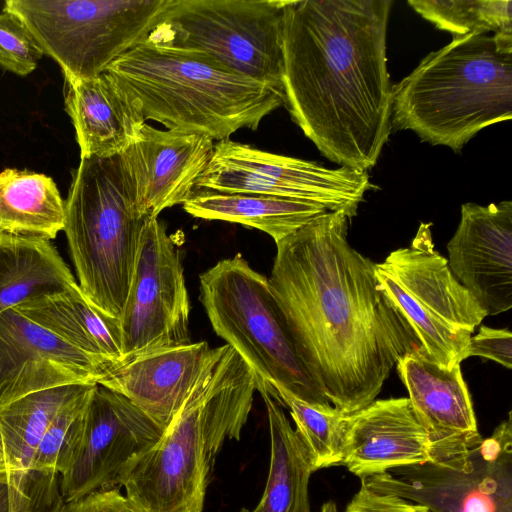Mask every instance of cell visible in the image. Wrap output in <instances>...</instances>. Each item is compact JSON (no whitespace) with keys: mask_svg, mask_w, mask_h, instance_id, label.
<instances>
[{"mask_svg":"<svg viewBox=\"0 0 512 512\" xmlns=\"http://www.w3.org/2000/svg\"><path fill=\"white\" fill-rule=\"evenodd\" d=\"M95 385H88L53 419L37 447L34 471L60 476L70 468L80 447L86 408Z\"/></svg>","mask_w":512,"mask_h":512,"instance_id":"f546056e","label":"cell"},{"mask_svg":"<svg viewBox=\"0 0 512 512\" xmlns=\"http://www.w3.org/2000/svg\"><path fill=\"white\" fill-rule=\"evenodd\" d=\"M190 301L180 252L158 218H147L121 314L125 361L191 343Z\"/></svg>","mask_w":512,"mask_h":512,"instance_id":"4fadbf2b","label":"cell"},{"mask_svg":"<svg viewBox=\"0 0 512 512\" xmlns=\"http://www.w3.org/2000/svg\"><path fill=\"white\" fill-rule=\"evenodd\" d=\"M343 211H327L276 243L270 287L296 348L333 407L376 399L397 361L416 351L377 287L375 263L348 242Z\"/></svg>","mask_w":512,"mask_h":512,"instance_id":"6da1fadb","label":"cell"},{"mask_svg":"<svg viewBox=\"0 0 512 512\" xmlns=\"http://www.w3.org/2000/svg\"><path fill=\"white\" fill-rule=\"evenodd\" d=\"M27 477H24V478H21L18 480L13 478L11 469H10L9 458H8V455H7V452L5 449V445L3 442V438H2V435L0 432V480L8 481L9 483H17V482L24 480Z\"/></svg>","mask_w":512,"mask_h":512,"instance_id":"d590c367","label":"cell"},{"mask_svg":"<svg viewBox=\"0 0 512 512\" xmlns=\"http://www.w3.org/2000/svg\"><path fill=\"white\" fill-rule=\"evenodd\" d=\"M168 0H7L66 81L103 74L120 56L147 40Z\"/></svg>","mask_w":512,"mask_h":512,"instance_id":"9c48e42d","label":"cell"},{"mask_svg":"<svg viewBox=\"0 0 512 512\" xmlns=\"http://www.w3.org/2000/svg\"><path fill=\"white\" fill-rule=\"evenodd\" d=\"M162 434L130 400L96 384L86 408L80 447L70 468L60 475L63 501L119 489L127 465Z\"/></svg>","mask_w":512,"mask_h":512,"instance_id":"5bb4252c","label":"cell"},{"mask_svg":"<svg viewBox=\"0 0 512 512\" xmlns=\"http://www.w3.org/2000/svg\"><path fill=\"white\" fill-rule=\"evenodd\" d=\"M91 384L57 386L30 393L0 409V432L14 479L34 472L37 447L59 411Z\"/></svg>","mask_w":512,"mask_h":512,"instance_id":"4316f807","label":"cell"},{"mask_svg":"<svg viewBox=\"0 0 512 512\" xmlns=\"http://www.w3.org/2000/svg\"><path fill=\"white\" fill-rule=\"evenodd\" d=\"M55 512H134L119 489L97 491L81 499L63 502Z\"/></svg>","mask_w":512,"mask_h":512,"instance_id":"e575fe53","label":"cell"},{"mask_svg":"<svg viewBox=\"0 0 512 512\" xmlns=\"http://www.w3.org/2000/svg\"><path fill=\"white\" fill-rule=\"evenodd\" d=\"M256 391L255 373L233 348H210L176 416L122 475L133 511L202 512L215 458L225 440L240 438Z\"/></svg>","mask_w":512,"mask_h":512,"instance_id":"3957f363","label":"cell"},{"mask_svg":"<svg viewBox=\"0 0 512 512\" xmlns=\"http://www.w3.org/2000/svg\"><path fill=\"white\" fill-rule=\"evenodd\" d=\"M17 308L46 330L103 363L114 367L123 358L119 318L93 305L78 284Z\"/></svg>","mask_w":512,"mask_h":512,"instance_id":"7402d4cb","label":"cell"},{"mask_svg":"<svg viewBox=\"0 0 512 512\" xmlns=\"http://www.w3.org/2000/svg\"><path fill=\"white\" fill-rule=\"evenodd\" d=\"M370 489L430 512H512V417L489 437L419 465L361 480Z\"/></svg>","mask_w":512,"mask_h":512,"instance_id":"8fae6325","label":"cell"},{"mask_svg":"<svg viewBox=\"0 0 512 512\" xmlns=\"http://www.w3.org/2000/svg\"><path fill=\"white\" fill-rule=\"evenodd\" d=\"M111 368L46 330L17 307L0 312V409L36 391L98 384Z\"/></svg>","mask_w":512,"mask_h":512,"instance_id":"9a60e30c","label":"cell"},{"mask_svg":"<svg viewBox=\"0 0 512 512\" xmlns=\"http://www.w3.org/2000/svg\"><path fill=\"white\" fill-rule=\"evenodd\" d=\"M434 460L408 397L374 400L349 414L341 465L360 480Z\"/></svg>","mask_w":512,"mask_h":512,"instance_id":"ac0fdd59","label":"cell"},{"mask_svg":"<svg viewBox=\"0 0 512 512\" xmlns=\"http://www.w3.org/2000/svg\"><path fill=\"white\" fill-rule=\"evenodd\" d=\"M209 352L205 341L151 351L118 363L98 384L126 397L164 431L197 382Z\"/></svg>","mask_w":512,"mask_h":512,"instance_id":"d6986e66","label":"cell"},{"mask_svg":"<svg viewBox=\"0 0 512 512\" xmlns=\"http://www.w3.org/2000/svg\"><path fill=\"white\" fill-rule=\"evenodd\" d=\"M257 391L268 417L270 467L258 505L252 510L243 508L241 512H311L308 487L314 470L307 450L267 385H258Z\"/></svg>","mask_w":512,"mask_h":512,"instance_id":"cb8c5ba5","label":"cell"},{"mask_svg":"<svg viewBox=\"0 0 512 512\" xmlns=\"http://www.w3.org/2000/svg\"><path fill=\"white\" fill-rule=\"evenodd\" d=\"M276 399L289 409L314 472L341 465L348 415L333 406L309 404L281 388Z\"/></svg>","mask_w":512,"mask_h":512,"instance_id":"83f0119b","label":"cell"},{"mask_svg":"<svg viewBox=\"0 0 512 512\" xmlns=\"http://www.w3.org/2000/svg\"><path fill=\"white\" fill-rule=\"evenodd\" d=\"M319 512H339L337 505L333 501L325 502Z\"/></svg>","mask_w":512,"mask_h":512,"instance_id":"8d00e7d4","label":"cell"},{"mask_svg":"<svg viewBox=\"0 0 512 512\" xmlns=\"http://www.w3.org/2000/svg\"><path fill=\"white\" fill-rule=\"evenodd\" d=\"M147 218L121 155L80 160L63 231L82 293L110 316L121 317Z\"/></svg>","mask_w":512,"mask_h":512,"instance_id":"8992f818","label":"cell"},{"mask_svg":"<svg viewBox=\"0 0 512 512\" xmlns=\"http://www.w3.org/2000/svg\"><path fill=\"white\" fill-rule=\"evenodd\" d=\"M31 34L14 15L0 13V66L19 76L33 72L43 56Z\"/></svg>","mask_w":512,"mask_h":512,"instance_id":"1f68e13d","label":"cell"},{"mask_svg":"<svg viewBox=\"0 0 512 512\" xmlns=\"http://www.w3.org/2000/svg\"><path fill=\"white\" fill-rule=\"evenodd\" d=\"M408 4L453 37L489 32L512 34L511 0H409Z\"/></svg>","mask_w":512,"mask_h":512,"instance_id":"f1b7e54d","label":"cell"},{"mask_svg":"<svg viewBox=\"0 0 512 512\" xmlns=\"http://www.w3.org/2000/svg\"><path fill=\"white\" fill-rule=\"evenodd\" d=\"M213 148L206 135L159 130L145 123L121 154L142 214L158 218L164 209L189 200Z\"/></svg>","mask_w":512,"mask_h":512,"instance_id":"e0dca14e","label":"cell"},{"mask_svg":"<svg viewBox=\"0 0 512 512\" xmlns=\"http://www.w3.org/2000/svg\"><path fill=\"white\" fill-rule=\"evenodd\" d=\"M512 118V34H469L430 52L392 86V127L459 152Z\"/></svg>","mask_w":512,"mask_h":512,"instance_id":"5b68a950","label":"cell"},{"mask_svg":"<svg viewBox=\"0 0 512 512\" xmlns=\"http://www.w3.org/2000/svg\"><path fill=\"white\" fill-rule=\"evenodd\" d=\"M448 265L487 316L512 307V202L465 203L447 244Z\"/></svg>","mask_w":512,"mask_h":512,"instance_id":"2e32d148","label":"cell"},{"mask_svg":"<svg viewBox=\"0 0 512 512\" xmlns=\"http://www.w3.org/2000/svg\"><path fill=\"white\" fill-rule=\"evenodd\" d=\"M421 223L408 247L375 263L377 287L405 323L417 353L444 370L468 358L472 333L487 316L454 277Z\"/></svg>","mask_w":512,"mask_h":512,"instance_id":"ba28073f","label":"cell"},{"mask_svg":"<svg viewBox=\"0 0 512 512\" xmlns=\"http://www.w3.org/2000/svg\"><path fill=\"white\" fill-rule=\"evenodd\" d=\"M185 212L205 220H221L255 228L275 243L328 210L321 204L256 193H221L196 189L183 204Z\"/></svg>","mask_w":512,"mask_h":512,"instance_id":"d4e9b609","label":"cell"},{"mask_svg":"<svg viewBox=\"0 0 512 512\" xmlns=\"http://www.w3.org/2000/svg\"><path fill=\"white\" fill-rule=\"evenodd\" d=\"M59 480L38 471L17 483L0 480V512H55L64 502Z\"/></svg>","mask_w":512,"mask_h":512,"instance_id":"4dcf8cb0","label":"cell"},{"mask_svg":"<svg viewBox=\"0 0 512 512\" xmlns=\"http://www.w3.org/2000/svg\"><path fill=\"white\" fill-rule=\"evenodd\" d=\"M65 226V201L43 173L0 172V232L52 240Z\"/></svg>","mask_w":512,"mask_h":512,"instance_id":"484cf974","label":"cell"},{"mask_svg":"<svg viewBox=\"0 0 512 512\" xmlns=\"http://www.w3.org/2000/svg\"><path fill=\"white\" fill-rule=\"evenodd\" d=\"M368 172L326 168L316 162L266 152L231 139L214 144L196 189L256 193L315 202L354 217L370 189Z\"/></svg>","mask_w":512,"mask_h":512,"instance_id":"7c38bea8","label":"cell"},{"mask_svg":"<svg viewBox=\"0 0 512 512\" xmlns=\"http://www.w3.org/2000/svg\"><path fill=\"white\" fill-rule=\"evenodd\" d=\"M478 356L495 361L507 369L512 367V334L508 329H494L484 325L471 337L468 357Z\"/></svg>","mask_w":512,"mask_h":512,"instance_id":"d6a6232c","label":"cell"},{"mask_svg":"<svg viewBox=\"0 0 512 512\" xmlns=\"http://www.w3.org/2000/svg\"><path fill=\"white\" fill-rule=\"evenodd\" d=\"M64 94L81 159L123 154L145 124L137 108L105 72L92 78L65 80Z\"/></svg>","mask_w":512,"mask_h":512,"instance_id":"44dd1931","label":"cell"},{"mask_svg":"<svg viewBox=\"0 0 512 512\" xmlns=\"http://www.w3.org/2000/svg\"><path fill=\"white\" fill-rule=\"evenodd\" d=\"M199 284L212 328L252 369L257 385L332 406L309 374L266 276L238 253L203 272Z\"/></svg>","mask_w":512,"mask_h":512,"instance_id":"52a82bcc","label":"cell"},{"mask_svg":"<svg viewBox=\"0 0 512 512\" xmlns=\"http://www.w3.org/2000/svg\"><path fill=\"white\" fill-rule=\"evenodd\" d=\"M395 366L417 417L429 433L434 459L458 451L481 436L460 365L444 370L411 351Z\"/></svg>","mask_w":512,"mask_h":512,"instance_id":"ffe728a7","label":"cell"},{"mask_svg":"<svg viewBox=\"0 0 512 512\" xmlns=\"http://www.w3.org/2000/svg\"><path fill=\"white\" fill-rule=\"evenodd\" d=\"M344 512H430L426 507L402 497L376 492L361 483Z\"/></svg>","mask_w":512,"mask_h":512,"instance_id":"836d02e7","label":"cell"},{"mask_svg":"<svg viewBox=\"0 0 512 512\" xmlns=\"http://www.w3.org/2000/svg\"><path fill=\"white\" fill-rule=\"evenodd\" d=\"M285 0H168L149 37L284 92Z\"/></svg>","mask_w":512,"mask_h":512,"instance_id":"30bf717a","label":"cell"},{"mask_svg":"<svg viewBox=\"0 0 512 512\" xmlns=\"http://www.w3.org/2000/svg\"><path fill=\"white\" fill-rule=\"evenodd\" d=\"M76 284L50 240L0 232V312Z\"/></svg>","mask_w":512,"mask_h":512,"instance_id":"603a6c76","label":"cell"},{"mask_svg":"<svg viewBox=\"0 0 512 512\" xmlns=\"http://www.w3.org/2000/svg\"><path fill=\"white\" fill-rule=\"evenodd\" d=\"M144 120L168 130L228 139L241 128L256 130L262 119L285 106V95L238 74L205 53L147 40L105 71Z\"/></svg>","mask_w":512,"mask_h":512,"instance_id":"277c9868","label":"cell"},{"mask_svg":"<svg viewBox=\"0 0 512 512\" xmlns=\"http://www.w3.org/2000/svg\"><path fill=\"white\" fill-rule=\"evenodd\" d=\"M391 0H285V106L330 161L368 171L392 130Z\"/></svg>","mask_w":512,"mask_h":512,"instance_id":"7a4b0ae2","label":"cell"}]
</instances>
